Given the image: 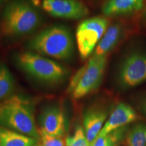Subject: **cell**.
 <instances>
[{"instance_id":"cell-10","label":"cell","mask_w":146,"mask_h":146,"mask_svg":"<svg viewBox=\"0 0 146 146\" xmlns=\"http://www.w3.org/2000/svg\"><path fill=\"white\" fill-rule=\"evenodd\" d=\"M137 119V114L132 107L125 103H119L107 118L98 136L108 134L116 129L127 126Z\"/></svg>"},{"instance_id":"cell-21","label":"cell","mask_w":146,"mask_h":146,"mask_svg":"<svg viewBox=\"0 0 146 146\" xmlns=\"http://www.w3.org/2000/svg\"><path fill=\"white\" fill-rule=\"evenodd\" d=\"M143 8H145V14H146V0L144 1V6Z\"/></svg>"},{"instance_id":"cell-19","label":"cell","mask_w":146,"mask_h":146,"mask_svg":"<svg viewBox=\"0 0 146 146\" xmlns=\"http://www.w3.org/2000/svg\"><path fill=\"white\" fill-rule=\"evenodd\" d=\"M39 134L42 146H66V141L63 137L50 135L41 131H39Z\"/></svg>"},{"instance_id":"cell-15","label":"cell","mask_w":146,"mask_h":146,"mask_svg":"<svg viewBox=\"0 0 146 146\" xmlns=\"http://www.w3.org/2000/svg\"><path fill=\"white\" fill-rule=\"evenodd\" d=\"M15 79L10 69L5 64L0 62V102L13 95Z\"/></svg>"},{"instance_id":"cell-4","label":"cell","mask_w":146,"mask_h":146,"mask_svg":"<svg viewBox=\"0 0 146 146\" xmlns=\"http://www.w3.org/2000/svg\"><path fill=\"white\" fill-rule=\"evenodd\" d=\"M16 63L27 75L47 84L62 82L69 74L67 68L52 58L33 52H24L16 57Z\"/></svg>"},{"instance_id":"cell-17","label":"cell","mask_w":146,"mask_h":146,"mask_svg":"<svg viewBox=\"0 0 146 146\" xmlns=\"http://www.w3.org/2000/svg\"><path fill=\"white\" fill-rule=\"evenodd\" d=\"M125 141L126 146H146V123L133 125L128 131Z\"/></svg>"},{"instance_id":"cell-1","label":"cell","mask_w":146,"mask_h":146,"mask_svg":"<svg viewBox=\"0 0 146 146\" xmlns=\"http://www.w3.org/2000/svg\"><path fill=\"white\" fill-rule=\"evenodd\" d=\"M0 126L36 140L40 138L31 103L18 95H12L0 102Z\"/></svg>"},{"instance_id":"cell-22","label":"cell","mask_w":146,"mask_h":146,"mask_svg":"<svg viewBox=\"0 0 146 146\" xmlns=\"http://www.w3.org/2000/svg\"><path fill=\"white\" fill-rule=\"evenodd\" d=\"M3 1H4V0H0V3H1V2H3Z\"/></svg>"},{"instance_id":"cell-20","label":"cell","mask_w":146,"mask_h":146,"mask_svg":"<svg viewBox=\"0 0 146 146\" xmlns=\"http://www.w3.org/2000/svg\"><path fill=\"white\" fill-rule=\"evenodd\" d=\"M143 110L144 113H145V114H146V99H145V101H144V102H143Z\"/></svg>"},{"instance_id":"cell-18","label":"cell","mask_w":146,"mask_h":146,"mask_svg":"<svg viewBox=\"0 0 146 146\" xmlns=\"http://www.w3.org/2000/svg\"><path fill=\"white\" fill-rule=\"evenodd\" d=\"M66 146H89L85 131L81 126L76 128L73 135L66 138Z\"/></svg>"},{"instance_id":"cell-5","label":"cell","mask_w":146,"mask_h":146,"mask_svg":"<svg viewBox=\"0 0 146 146\" xmlns=\"http://www.w3.org/2000/svg\"><path fill=\"white\" fill-rule=\"evenodd\" d=\"M107 64V56H91L70 78L67 89L73 99H81L101 85Z\"/></svg>"},{"instance_id":"cell-11","label":"cell","mask_w":146,"mask_h":146,"mask_svg":"<svg viewBox=\"0 0 146 146\" xmlns=\"http://www.w3.org/2000/svg\"><path fill=\"white\" fill-rule=\"evenodd\" d=\"M107 118L108 112L102 108H91L85 113L83 116L84 131L89 144L99 135Z\"/></svg>"},{"instance_id":"cell-12","label":"cell","mask_w":146,"mask_h":146,"mask_svg":"<svg viewBox=\"0 0 146 146\" xmlns=\"http://www.w3.org/2000/svg\"><path fill=\"white\" fill-rule=\"evenodd\" d=\"M144 0H106L102 12L107 16L135 13L143 8Z\"/></svg>"},{"instance_id":"cell-7","label":"cell","mask_w":146,"mask_h":146,"mask_svg":"<svg viewBox=\"0 0 146 146\" xmlns=\"http://www.w3.org/2000/svg\"><path fill=\"white\" fill-rule=\"evenodd\" d=\"M123 87L130 88L146 81V54L133 53L124 60L119 72Z\"/></svg>"},{"instance_id":"cell-14","label":"cell","mask_w":146,"mask_h":146,"mask_svg":"<svg viewBox=\"0 0 146 146\" xmlns=\"http://www.w3.org/2000/svg\"><path fill=\"white\" fill-rule=\"evenodd\" d=\"M36 139L0 126V146H34Z\"/></svg>"},{"instance_id":"cell-9","label":"cell","mask_w":146,"mask_h":146,"mask_svg":"<svg viewBox=\"0 0 146 146\" xmlns=\"http://www.w3.org/2000/svg\"><path fill=\"white\" fill-rule=\"evenodd\" d=\"M40 129L50 135L63 137L66 132V119L62 110L50 106L43 110L39 116Z\"/></svg>"},{"instance_id":"cell-13","label":"cell","mask_w":146,"mask_h":146,"mask_svg":"<svg viewBox=\"0 0 146 146\" xmlns=\"http://www.w3.org/2000/svg\"><path fill=\"white\" fill-rule=\"evenodd\" d=\"M123 31V27L119 23L113 24L108 27L106 32L95 49L93 56H107L108 54L110 52L120 41Z\"/></svg>"},{"instance_id":"cell-8","label":"cell","mask_w":146,"mask_h":146,"mask_svg":"<svg viewBox=\"0 0 146 146\" xmlns=\"http://www.w3.org/2000/svg\"><path fill=\"white\" fill-rule=\"evenodd\" d=\"M42 8L54 17L65 19H81L89 12L86 5L78 0H43Z\"/></svg>"},{"instance_id":"cell-16","label":"cell","mask_w":146,"mask_h":146,"mask_svg":"<svg viewBox=\"0 0 146 146\" xmlns=\"http://www.w3.org/2000/svg\"><path fill=\"white\" fill-rule=\"evenodd\" d=\"M129 127L119 128L103 136H98L89 146H118L125 139Z\"/></svg>"},{"instance_id":"cell-23","label":"cell","mask_w":146,"mask_h":146,"mask_svg":"<svg viewBox=\"0 0 146 146\" xmlns=\"http://www.w3.org/2000/svg\"><path fill=\"white\" fill-rule=\"evenodd\" d=\"M34 146H41V145H34Z\"/></svg>"},{"instance_id":"cell-6","label":"cell","mask_w":146,"mask_h":146,"mask_svg":"<svg viewBox=\"0 0 146 146\" xmlns=\"http://www.w3.org/2000/svg\"><path fill=\"white\" fill-rule=\"evenodd\" d=\"M107 18L97 16L82 21L76 31V43L80 56L87 59L94 53L98 43L108 28Z\"/></svg>"},{"instance_id":"cell-3","label":"cell","mask_w":146,"mask_h":146,"mask_svg":"<svg viewBox=\"0 0 146 146\" xmlns=\"http://www.w3.org/2000/svg\"><path fill=\"white\" fill-rule=\"evenodd\" d=\"M40 23L39 12L30 3L25 0H14L3 10L1 31L7 36H21L32 33Z\"/></svg>"},{"instance_id":"cell-2","label":"cell","mask_w":146,"mask_h":146,"mask_svg":"<svg viewBox=\"0 0 146 146\" xmlns=\"http://www.w3.org/2000/svg\"><path fill=\"white\" fill-rule=\"evenodd\" d=\"M29 47L35 53L58 60H68L74 50L70 31L64 26L46 28L29 41Z\"/></svg>"}]
</instances>
